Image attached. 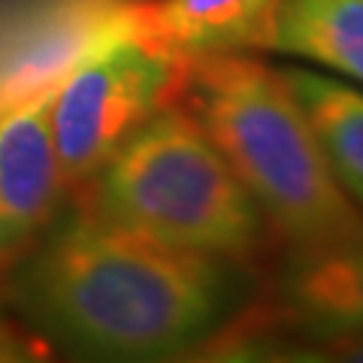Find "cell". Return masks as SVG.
I'll list each match as a JSON object with an SVG mask.
<instances>
[{
  "label": "cell",
  "mask_w": 363,
  "mask_h": 363,
  "mask_svg": "<svg viewBox=\"0 0 363 363\" xmlns=\"http://www.w3.org/2000/svg\"><path fill=\"white\" fill-rule=\"evenodd\" d=\"M281 76L309 118L333 179L363 212V91L306 67H285Z\"/></svg>",
  "instance_id": "9c48e42d"
},
{
  "label": "cell",
  "mask_w": 363,
  "mask_h": 363,
  "mask_svg": "<svg viewBox=\"0 0 363 363\" xmlns=\"http://www.w3.org/2000/svg\"><path fill=\"white\" fill-rule=\"evenodd\" d=\"M182 73L203 130L291 248L360 230L363 212L333 179L281 70L255 55H209Z\"/></svg>",
  "instance_id": "7a4b0ae2"
},
{
  "label": "cell",
  "mask_w": 363,
  "mask_h": 363,
  "mask_svg": "<svg viewBox=\"0 0 363 363\" xmlns=\"http://www.w3.org/2000/svg\"><path fill=\"white\" fill-rule=\"evenodd\" d=\"M327 360H345V363H363V333L354 336H342V339H333V342H324L321 345Z\"/></svg>",
  "instance_id": "7c38bea8"
},
{
  "label": "cell",
  "mask_w": 363,
  "mask_h": 363,
  "mask_svg": "<svg viewBox=\"0 0 363 363\" xmlns=\"http://www.w3.org/2000/svg\"><path fill=\"white\" fill-rule=\"evenodd\" d=\"M269 52L363 82V0H285Z\"/></svg>",
  "instance_id": "30bf717a"
},
{
  "label": "cell",
  "mask_w": 363,
  "mask_h": 363,
  "mask_svg": "<svg viewBox=\"0 0 363 363\" xmlns=\"http://www.w3.org/2000/svg\"><path fill=\"white\" fill-rule=\"evenodd\" d=\"M45 345L33 333L21 330V327L6 315L4 303H0V363L4 360H37Z\"/></svg>",
  "instance_id": "8fae6325"
},
{
  "label": "cell",
  "mask_w": 363,
  "mask_h": 363,
  "mask_svg": "<svg viewBox=\"0 0 363 363\" xmlns=\"http://www.w3.org/2000/svg\"><path fill=\"white\" fill-rule=\"evenodd\" d=\"M182 61L136 25L100 43L49 91V130L67 185L91 182L130 136L164 109Z\"/></svg>",
  "instance_id": "277c9868"
},
{
  "label": "cell",
  "mask_w": 363,
  "mask_h": 363,
  "mask_svg": "<svg viewBox=\"0 0 363 363\" xmlns=\"http://www.w3.org/2000/svg\"><path fill=\"white\" fill-rule=\"evenodd\" d=\"M64 188L43 94L0 118V264H16L58 218Z\"/></svg>",
  "instance_id": "8992f818"
},
{
  "label": "cell",
  "mask_w": 363,
  "mask_h": 363,
  "mask_svg": "<svg viewBox=\"0 0 363 363\" xmlns=\"http://www.w3.org/2000/svg\"><path fill=\"white\" fill-rule=\"evenodd\" d=\"M9 300L43 345L88 360H169L206 345L240 300L230 260L145 240L91 209L16 260Z\"/></svg>",
  "instance_id": "6da1fadb"
},
{
  "label": "cell",
  "mask_w": 363,
  "mask_h": 363,
  "mask_svg": "<svg viewBox=\"0 0 363 363\" xmlns=\"http://www.w3.org/2000/svg\"><path fill=\"white\" fill-rule=\"evenodd\" d=\"M88 209L145 240L230 264L267 236L257 203L197 116L169 104L100 167Z\"/></svg>",
  "instance_id": "3957f363"
},
{
  "label": "cell",
  "mask_w": 363,
  "mask_h": 363,
  "mask_svg": "<svg viewBox=\"0 0 363 363\" xmlns=\"http://www.w3.org/2000/svg\"><path fill=\"white\" fill-rule=\"evenodd\" d=\"M276 306L306 339L324 345L363 333V227L330 242L291 248Z\"/></svg>",
  "instance_id": "52a82bcc"
},
{
  "label": "cell",
  "mask_w": 363,
  "mask_h": 363,
  "mask_svg": "<svg viewBox=\"0 0 363 363\" xmlns=\"http://www.w3.org/2000/svg\"><path fill=\"white\" fill-rule=\"evenodd\" d=\"M285 0H140V30L176 61L269 52Z\"/></svg>",
  "instance_id": "ba28073f"
},
{
  "label": "cell",
  "mask_w": 363,
  "mask_h": 363,
  "mask_svg": "<svg viewBox=\"0 0 363 363\" xmlns=\"http://www.w3.org/2000/svg\"><path fill=\"white\" fill-rule=\"evenodd\" d=\"M140 0H0V118L49 94L73 64L136 25Z\"/></svg>",
  "instance_id": "5b68a950"
}]
</instances>
